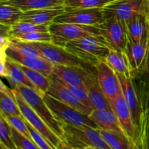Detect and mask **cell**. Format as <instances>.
Instances as JSON below:
<instances>
[{"instance_id":"44dd1931","label":"cell","mask_w":149,"mask_h":149,"mask_svg":"<svg viewBox=\"0 0 149 149\" xmlns=\"http://www.w3.org/2000/svg\"><path fill=\"white\" fill-rule=\"evenodd\" d=\"M66 0H7L1 4H10L23 12L63 7Z\"/></svg>"},{"instance_id":"60d3db41","label":"cell","mask_w":149,"mask_h":149,"mask_svg":"<svg viewBox=\"0 0 149 149\" xmlns=\"http://www.w3.org/2000/svg\"><path fill=\"white\" fill-rule=\"evenodd\" d=\"M0 149H8L7 148H6L4 146H3L2 144H0Z\"/></svg>"},{"instance_id":"83f0119b","label":"cell","mask_w":149,"mask_h":149,"mask_svg":"<svg viewBox=\"0 0 149 149\" xmlns=\"http://www.w3.org/2000/svg\"><path fill=\"white\" fill-rule=\"evenodd\" d=\"M33 31H49V25H35L26 22L19 21L10 26L8 35L10 39H16L21 35Z\"/></svg>"},{"instance_id":"2e32d148","label":"cell","mask_w":149,"mask_h":149,"mask_svg":"<svg viewBox=\"0 0 149 149\" xmlns=\"http://www.w3.org/2000/svg\"><path fill=\"white\" fill-rule=\"evenodd\" d=\"M149 46V31L145 33L139 42L128 41L125 52L129 61L132 72L138 71L145 64Z\"/></svg>"},{"instance_id":"74e56055","label":"cell","mask_w":149,"mask_h":149,"mask_svg":"<svg viewBox=\"0 0 149 149\" xmlns=\"http://www.w3.org/2000/svg\"><path fill=\"white\" fill-rule=\"evenodd\" d=\"M58 149H76V148H74V147L70 146L69 144H68V143L65 142V141H62L61 143H60Z\"/></svg>"},{"instance_id":"cb8c5ba5","label":"cell","mask_w":149,"mask_h":149,"mask_svg":"<svg viewBox=\"0 0 149 149\" xmlns=\"http://www.w3.org/2000/svg\"><path fill=\"white\" fill-rule=\"evenodd\" d=\"M0 106H1V113L4 115L23 116L18 104L15 98L13 89H10L6 87L3 82H1Z\"/></svg>"},{"instance_id":"ffe728a7","label":"cell","mask_w":149,"mask_h":149,"mask_svg":"<svg viewBox=\"0 0 149 149\" xmlns=\"http://www.w3.org/2000/svg\"><path fill=\"white\" fill-rule=\"evenodd\" d=\"M89 116L99 129L123 132L117 117L112 109H93Z\"/></svg>"},{"instance_id":"ee69618b","label":"cell","mask_w":149,"mask_h":149,"mask_svg":"<svg viewBox=\"0 0 149 149\" xmlns=\"http://www.w3.org/2000/svg\"><path fill=\"white\" fill-rule=\"evenodd\" d=\"M148 24H149V19H148Z\"/></svg>"},{"instance_id":"4dcf8cb0","label":"cell","mask_w":149,"mask_h":149,"mask_svg":"<svg viewBox=\"0 0 149 149\" xmlns=\"http://www.w3.org/2000/svg\"><path fill=\"white\" fill-rule=\"evenodd\" d=\"M9 46L26 56L42 57V54L31 42H25L18 39H10Z\"/></svg>"},{"instance_id":"7402d4cb","label":"cell","mask_w":149,"mask_h":149,"mask_svg":"<svg viewBox=\"0 0 149 149\" xmlns=\"http://www.w3.org/2000/svg\"><path fill=\"white\" fill-rule=\"evenodd\" d=\"M105 62L116 73L127 77H132V70L125 51L111 49Z\"/></svg>"},{"instance_id":"f35d334b","label":"cell","mask_w":149,"mask_h":149,"mask_svg":"<svg viewBox=\"0 0 149 149\" xmlns=\"http://www.w3.org/2000/svg\"><path fill=\"white\" fill-rule=\"evenodd\" d=\"M146 72H147V74H148V78H149V46H148V54H147L146 61Z\"/></svg>"},{"instance_id":"ab89813d","label":"cell","mask_w":149,"mask_h":149,"mask_svg":"<svg viewBox=\"0 0 149 149\" xmlns=\"http://www.w3.org/2000/svg\"><path fill=\"white\" fill-rule=\"evenodd\" d=\"M147 17L149 19V0L147 1Z\"/></svg>"},{"instance_id":"8d00e7d4","label":"cell","mask_w":149,"mask_h":149,"mask_svg":"<svg viewBox=\"0 0 149 149\" xmlns=\"http://www.w3.org/2000/svg\"><path fill=\"white\" fill-rule=\"evenodd\" d=\"M62 82V81H61ZM76 97L78 98V100L82 103H84L85 106H88V107L91 108L93 109V106H92L91 102H90V98H89L88 93H87L86 88L82 87H78V86H74L71 85V84H65V83L62 82Z\"/></svg>"},{"instance_id":"1f68e13d","label":"cell","mask_w":149,"mask_h":149,"mask_svg":"<svg viewBox=\"0 0 149 149\" xmlns=\"http://www.w3.org/2000/svg\"><path fill=\"white\" fill-rule=\"evenodd\" d=\"M25 42H48L52 43V36L49 31H33L21 35L16 39Z\"/></svg>"},{"instance_id":"8fae6325","label":"cell","mask_w":149,"mask_h":149,"mask_svg":"<svg viewBox=\"0 0 149 149\" xmlns=\"http://www.w3.org/2000/svg\"><path fill=\"white\" fill-rule=\"evenodd\" d=\"M109 103L117 117L123 132L135 146L139 139V130L134 122L131 111L125 100L123 93L122 92L115 100H111Z\"/></svg>"},{"instance_id":"7c38bea8","label":"cell","mask_w":149,"mask_h":149,"mask_svg":"<svg viewBox=\"0 0 149 149\" xmlns=\"http://www.w3.org/2000/svg\"><path fill=\"white\" fill-rule=\"evenodd\" d=\"M96 70L99 85L109 102L115 100L122 92L117 74L105 61L100 62Z\"/></svg>"},{"instance_id":"4fadbf2b","label":"cell","mask_w":149,"mask_h":149,"mask_svg":"<svg viewBox=\"0 0 149 149\" xmlns=\"http://www.w3.org/2000/svg\"><path fill=\"white\" fill-rule=\"evenodd\" d=\"M49 78L52 80V83L47 94L88 116L91 113L93 109L80 102L78 98L59 79L53 75L51 76Z\"/></svg>"},{"instance_id":"52a82bcc","label":"cell","mask_w":149,"mask_h":149,"mask_svg":"<svg viewBox=\"0 0 149 149\" xmlns=\"http://www.w3.org/2000/svg\"><path fill=\"white\" fill-rule=\"evenodd\" d=\"M148 0H114L103 7L106 18L119 20L126 29L128 23L138 15H147Z\"/></svg>"},{"instance_id":"4316f807","label":"cell","mask_w":149,"mask_h":149,"mask_svg":"<svg viewBox=\"0 0 149 149\" xmlns=\"http://www.w3.org/2000/svg\"><path fill=\"white\" fill-rule=\"evenodd\" d=\"M23 11L10 4H1L0 7V23L6 26H12L20 20Z\"/></svg>"},{"instance_id":"f546056e","label":"cell","mask_w":149,"mask_h":149,"mask_svg":"<svg viewBox=\"0 0 149 149\" xmlns=\"http://www.w3.org/2000/svg\"><path fill=\"white\" fill-rule=\"evenodd\" d=\"M114 0H66L65 8H103Z\"/></svg>"},{"instance_id":"5b68a950","label":"cell","mask_w":149,"mask_h":149,"mask_svg":"<svg viewBox=\"0 0 149 149\" xmlns=\"http://www.w3.org/2000/svg\"><path fill=\"white\" fill-rule=\"evenodd\" d=\"M52 43L65 47L71 41L90 36H100L95 26L52 22L49 25Z\"/></svg>"},{"instance_id":"30bf717a","label":"cell","mask_w":149,"mask_h":149,"mask_svg":"<svg viewBox=\"0 0 149 149\" xmlns=\"http://www.w3.org/2000/svg\"><path fill=\"white\" fill-rule=\"evenodd\" d=\"M99 35L104 39L109 47L117 51H125L128 42L127 33L123 25L113 17L106 18L97 25Z\"/></svg>"},{"instance_id":"603a6c76","label":"cell","mask_w":149,"mask_h":149,"mask_svg":"<svg viewBox=\"0 0 149 149\" xmlns=\"http://www.w3.org/2000/svg\"><path fill=\"white\" fill-rule=\"evenodd\" d=\"M148 31L149 24L147 15H138L128 23L126 27L128 41L134 43L139 42Z\"/></svg>"},{"instance_id":"e575fe53","label":"cell","mask_w":149,"mask_h":149,"mask_svg":"<svg viewBox=\"0 0 149 149\" xmlns=\"http://www.w3.org/2000/svg\"><path fill=\"white\" fill-rule=\"evenodd\" d=\"M136 149H149V119L145 118L139 129V139Z\"/></svg>"},{"instance_id":"ba28073f","label":"cell","mask_w":149,"mask_h":149,"mask_svg":"<svg viewBox=\"0 0 149 149\" xmlns=\"http://www.w3.org/2000/svg\"><path fill=\"white\" fill-rule=\"evenodd\" d=\"M13 94L16 102L18 104L22 115L24 119L33 126L38 132H40L55 149H58L60 143L63 141L59 136L56 135L45 121L36 113V112L31 107L30 105L26 101L24 97L15 89H13Z\"/></svg>"},{"instance_id":"d6986e66","label":"cell","mask_w":149,"mask_h":149,"mask_svg":"<svg viewBox=\"0 0 149 149\" xmlns=\"http://www.w3.org/2000/svg\"><path fill=\"white\" fill-rule=\"evenodd\" d=\"M85 88L93 109H111L107 97L99 85L97 74H92L89 76L85 81Z\"/></svg>"},{"instance_id":"f1b7e54d","label":"cell","mask_w":149,"mask_h":149,"mask_svg":"<svg viewBox=\"0 0 149 149\" xmlns=\"http://www.w3.org/2000/svg\"><path fill=\"white\" fill-rule=\"evenodd\" d=\"M0 144L8 149H17L13 141L11 126L1 113H0Z\"/></svg>"},{"instance_id":"7bdbcfd3","label":"cell","mask_w":149,"mask_h":149,"mask_svg":"<svg viewBox=\"0 0 149 149\" xmlns=\"http://www.w3.org/2000/svg\"><path fill=\"white\" fill-rule=\"evenodd\" d=\"M76 149H87V148H86V147H79V148H77Z\"/></svg>"},{"instance_id":"9c48e42d","label":"cell","mask_w":149,"mask_h":149,"mask_svg":"<svg viewBox=\"0 0 149 149\" xmlns=\"http://www.w3.org/2000/svg\"><path fill=\"white\" fill-rule=\"evenodd\" d=\"M106 20L103 8H65L54 22L97 26Z\"/></svg>"},{"instance_id":"5bb4252c","label":"cell","mask_w":149,"mask_h":149,"mask_svg":"<svg viewBox=\"0 0 149 149\" xmlns=\"http://www.w3.org/2000/svg\"><path fill=\"white\" fill-rule=\"evenodd\" d=\"M5 54L9 58L15 62L23 65L28 68L42 73L47 77H50L53 74L54 65L42 57L26 56L8 45L5 49Z\"/></svg>"},{"instance_id":"484cf974","label":"cell","mask_w":149,"mask_h":149,"mask_svg":"<svg viewBox=\"0 0 149 149\" xmlns=\"http://www.w3.org/2000/svg\"><path fill=\"white\" fill-rule=\"evenodd\" d=\"M17 64L20 65L22 70L24 71L25 74L28 77L29 81L36 87L38 93L44 97L47 93L48 90L50 87L51 83H52L51 79L49 77H47L46 75L43 74L42 73L36 71V70L28 68V67L20 65L19 63Z\"/></svg>"},{"instance_id":"b9f144b4","label":"cell","mask_w":149,"mask_h":149,"mask_svg":"<svg viewBox=\"0 0 149 149\" xmlns=\"http://www.w3.org/2000/svg\"><path fill=\"white\" fill-rule=\"evenodd\" d=\"M86 148H87V149H97V148H93V147H90V146H88V147H86Z\"/></svg>"},{"instance_id":"e0dca14e","label":"cell","mask_w":149,"mask_h":149,"mask_svg":"<svg viewBox=\"0 0 149 149\" xmlns=\"http://www.w3.org/2000/svg\"><path fill=\"white\" fill-rule=\"evenodd\" d=\"M92 74L97 73L90 72L78 67L54 65L52 75L65 84L85 88L86 80Z\"/></svg>"},{"instance_id":"7a4b0ae2","label":"cell","mask_w":149,"mask_h":149,"mask_svg":"<svg viewBox=\"0 0 149 149\" xmlns=\"http://www.w3.org/2000/svg\"><path fill=\"white\" fill-rule=\"evenodd\" d=\"M14 89L17 90L22 95L26 101L45 121V123L49 127V128L63 141H64L65 135H64V130L63 128V123L60 122L55 117V115L53 114L52 111L49 109L47 104L44 100L43 96L41 95L37 91L33 89L23 85V84L15 86Z\"/></svg>"},{"instance_id":"8992f818","label":"cell","mask_w":149,"mask_h":149,"mask_svg":"<svg viewBox=\"0 0 149 149\" xmlns=\"http://www.w3.org/2000/svg\"><path fill=\"white\" fill-rule=\"evenodd\" d=\"M44 100L55 117L63 124L77 127H90L98 128L88 115L68 106L50 95L47 93L44 96Z\"/></svg>"},{"instance_id":"9a60e30c","label":"cell","mask_w":149,"mask_h":149,"mask_svg":"<svg viewBox=\"0 0 149 149\" xmlns=\"http://www.w3.org/2000/svg\"><path fill=\"white\" fill-rule=\"evenodd\" d=\"M117 75L120 81L122 93L125 96V100L131 111L132 119L135 125L139 130L143 117V112L138 101V96L132 81V77H127L119 74H117Z\"/></svg>"},{"instance_id":"277c9868","label":"cell","mask_w":149,"mask_h":149,"mask_svg":"<svg viewBox=\"0 0 149 149\" xmlns=\"http://www.w3.org/2000/svg\"><path fill=\"white\" fill-rule=\"evenodd\" d=\"M65 139L74 148L79 147H93L97 149H111L101 136L99 128L90 127H77L63 124Z\"/></svg>"},{"instance_id":"3957f363","label":"cell","mask_w":149,"mask_h":149,"mask_svg":"<svg viewBox=\"0 0 149 149\" xmlns=\"http://www.w3.org/2000/svg\"><path fill=\"white\" fill-rule=\"evenodd\" d=\"M42 57L53 65L81 68L92 73H97L96 68L73 55L65 47L48 42H31Z\"/></svg>"},{"instance_id":"836d02e7","label":"cell","mask_w":149,"mask_h":149,"mask_svg":"<svg viewBox=\"0 0 149 149\" xmlns=\"http://www.w3.org/2000/svg\"><path fill=\"white\" fill-rule=\"evenodd\" d=\"M13 138L15 143L16 146L18 149H40L37 146L33 140L26 138L21 133L16 130L15 129L11 127Z\"/></svg>"},{"instance_id":"6da1fadb","label":"cell","mask_w":149,"mask_h":149,"mask_svg":"<svg viewBox=\"0 0 149 149\" xmlns=\"http://www.w3.org/2000/svg\"><path fill=\"white\" fill-rule=\"evenodd\" d=\"M65 49L96 68L102 61H105L111 48L102 36H90L68 42Z\"/></svg>"},{"instance_id":"d6a6232c","label":"cell","mask_w":149,"mask_h":149,"mask_svg":"<svg viewBox=\"0 0 149 149\" xmlns=\"http://www.w3.org/2000/svg\"><path fill=\"white\" fill-rule=\"evenodd\" d=\"M4 116L6 120L7 121L10 125L13 127L14 129L18 131L20 133L26 136V138L31 139V136L29 132V129H28L27 125H26V119H24L23 116H6L4 115L2 113H0Z\"/></svg>"},{"instance_id":"f6af8a7d","label":"cell","mask_w":149,"mask_h":149,"mask_svg":"<svg viewBox=\"0 0 149 149\" xmlns=\"http://www.w3.org/2000/svg\"><path fill=\"white\" fill-rule=\"evenodd\" d=\"M17 149H18V148H17Z\"/></svg>"},{"instance_id":"d4e9b609","label":"cell","mask_w":149,"mask_h":149,"mask_svg":"<svg viewBox=\"0 0 149 149\" xmlns=\"http://www.w3.org/2000/svg\"><path fill=\"white\" fill-rule=\"evenodd\" d=\"M100 132L111 149H136L135 146L123 132L100 129Z\"/></svg>"},{"instance_id":"ac0fdd59","label":"cell","mask_w":149,"mask_h":149,"mask_svg":"<svg viewBox=\"0 0 149 149\" xmlns=\"http://www.w3.org/2000/svg\"><path fill=\"white\" fill-rule=\"evenodd\" d=\"M65 10V7L63 6L23 12V15L20 21L35 25H49L54 22L58 16L62 14Z\"/></svg>"},{"instance_id":"d590c367","label":"cell","mask_w":149,"mask_h":149,"mask_svg":"<svg viewBox=\"0 0 149 149\" xmlns=\"http://www.w3.org/2000/svg\"><path fill=\"white\" fill-rule=\"evenodd\" d=\"M26 125H27L28 129L31 134L32 140L33 142L37 145L40 149H55L49 143V141L42 135L39 132H38L33 126L30 125L27 121L26 120Z\"/></svg>"}]
</instances>
